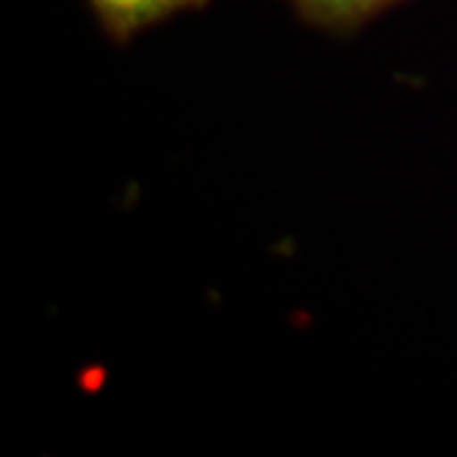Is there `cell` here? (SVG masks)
Masks as SVG:
<instances>
[{
  "label": "cell",
  "mask_w": 457,
  "mask_h": 457,
  "mask_svg": "<svg viewBox=\"0 0 457 457\" xmlns=\"http://www.w3.org/2000/svg\"><path fill=\"white\" fill-rule=\"evenodd\" d=\"M92 13L114 44H128L137 33L168 18L206 8L212 0H87Z\"/></svg>",
  "instance_id": "1"
},
{
  "label": "cell",
  "mask_w": 457,
  "mask_h": 457,
  "mask_svg": "<svg viewBox=\"0 0 457 457\" xmlns=\"http://www.w3.org/2000/svg\"><path fill=\"white\" fill-rule=\"evenodd\" d=\"M293 11L315 29L353 33L404 0H287Z\"/></svg>",
  "instance_id": "2"
}]
</instances>
